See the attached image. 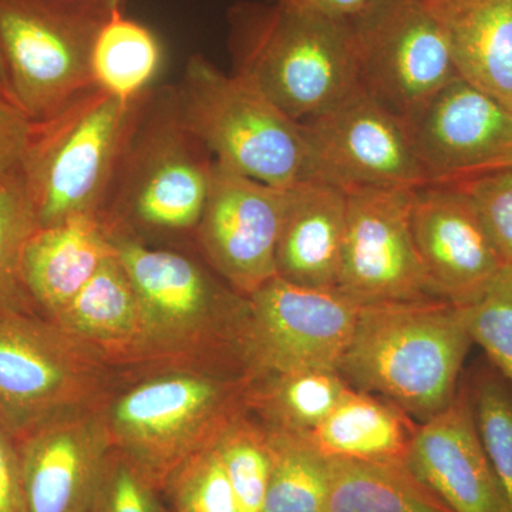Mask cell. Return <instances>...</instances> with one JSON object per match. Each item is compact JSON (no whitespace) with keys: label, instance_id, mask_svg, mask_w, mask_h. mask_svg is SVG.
Returning a JSON list of instances; mask_svg holds the SVG:
<instances>
[{"label":"cell","instance_id":"cell-27","mask_svg":"<svg viewBox=\"0 0 512 512\" xmlns=\"http://www.w3.org/2000/svg\"><path fill=\"white\" fill-rule=\"evenodd\" d=\"M266 430L271 476L262 512H325L328 460L305 437Z\"/></svg>","mask_w":512,"mask_h":512},{"label":"cell","instance_id":"cell-24","mask_svg":"<svg viewBox=\"0 0 512 512\" xmlns=\"http://www.w3.org/2000/svg\"><path fill=\"white\" fill-rule=\"evenodd\" d=\"M326 460L325 512H453L402 461Z\"/></svg>","mask_w":512,"mask_h":512},{"label":"cell","instance_id":"cell-34","mask_svg":"<svg viewBox=\"0 0 512 512\" xmlns=\"http://www.w3.org/2000/svg\"><path fill=\"white\" fill-rule=\"evenodd\" d=\"M458 187L476 205L504 264L512 266V167L481 175Z\"/></svg>","mask_w":512,"mask_h":512},{"label":"cell","instance_id":"cell-28","mask_svg":"<svg viewBox=\"0 0 512 512\" xmlns=\"http://www.w3.org/2000/svg\"><path fill=\"white\" fill-rule=\"evenodd\" d=\"M481 444L512 512V386L490 363L467 380Z\"/></svg>","mask_w":512,"mask_h":512},{"label":"cell","instance_id":"cell-30","mask_svg":"<svg viewBox=\"0 0 512 512\" xmlns=\"http://www.w3.org/2000/svg\"><path fill=\"white\" fill-rule=\"evenodd\" d=\"M239 512H262L271 476L268 430L235 414L217 436Z\"/></svg>","mask_w":512,"mask_h":512},{"label":"cell","instance_id":"cell-7","mask_svg":"<svg viewBox=\"0 0 512 512\" xmlns=\"http://www.w3.org/2000/svg\"><path fill=\"white\" fill-rule=\"evenodd\" d=\"M238 414L237 387L204 375H167L138 384L111 406V441L154 484L210 443Z\"/></svg>","mask_w":512,"mask_h":512},{"label":"cell","instance_id":"cell-9","mask_svg":"<svg viewBox=\"0 0 512 512\" xmlns=\"http://www.w3.org/2000/svg\"><path fill=\"white\" fill-rule=\"evenodd\" d=\"M360 306L338 291L276 278L247 298L235 340L254 377L296 370H338Z\"/></svg>","mask_w":512,"mask_h":512},{"label":"cell","instance_id":"cell-32","mask_svg":"<svg viewBox=\"0 0 512 512\" xmlns=\"http://www.w3.org/2000/svg\"><path fill=\"white\" fill-rule=\"evenodd\" d=\"M470 339L512 386V266L505 265L480 296L460 308Z\"/></svg>","mask_w":512,"mask_h":512},{"label":"cell","instance_id":"cell-10","mask_svg":"<svg viewBox=\"0 0 512 512\" xmlns=\"http://www.w3.org/2000/svg\"><path fill=\"white\" fill-rule=\"evenodd\" d=\"M301 124L308 150L306 180L346 192L427 185L409 124L359 86Z\"/></svg>","mask_w":512,"mask_h":512},{"label":"cell","instance_id":"cell-18","mask_svg":"<svg viewBox=\"0 0 512 512\" xmlns=\"http://www.w3.org/2000/svg\"><path fill=\"white\" fill-rule=\"evenodd\" d=\"M406 466L453 512H508L478 436L467 382L447 409L419 424Z\"/></svg>","mask_w":512,"mask_h":512},{"label":"cell","instance_id":"cell-36","mask_svg":"<svg viewBox=\"0 0 512 512\" xmlns=\"http://www.w3.org/2000/svg\"><path fill=\"white\" fill-rule=\"evenodd\" d=\"M32 121L15 103L0 96V177L18 170Z\"/></svg>","mask_w":512,"mask_h":512},{"label":"cell","instance_id":"cell-37","mask_svg":"<svg viewBox=\"0 0 512 512\" xmlns=\"http://www.w3.org/2000/svg\"><path fill=\"white\" fill-rule=\"evenodd\" d=\"M288 8L322 13L330 18L349 20L366 8L370 0H268Z\"/></svg>","mask_w":512,"mask_h":512},{"label":"cell","instance_id":"cell-17","mask_svg":"<svg viewBox=\"0 0 512 512\" xmlns=\"http://www.w3.org/2000/svg\"><path fill=\"white\" fill-rule=\"evenodd\" d=\"M26 512H92L111 441L106 421L59 414L16 437Z\"/></svg>","mask_w":512,"mask_h":512},{"label":"cell","instance_id":"cell-14","mask_svg":"<svg viewBox=\"0 0 512 512\" xmlns=\"http://www.w3.org/2000/svg\"><path fill=\"white\" fill-rule=\"evenodd\" d=\"M427 185L512 167V111L460 77L407 121Z\"/></svg>","mask_w":512,"mask_h":512},{"label":"cell","instance_id":"cell-12","mask_svg":"<svg viewBox=\"0 0 512 512\" xmlns=\"http://www.w3.org/2000/svg\"><path fill=\"white\" fill-rule=\"evenodd\" d=\"M76 342L33 309L0 311V420L16 437L73 412L92 390V367Z\"/></svg>","mask_w":512,"mask_h":512},{"label":"cell","instance_id":"cell-4","mask_svg":"<svg viewBox=\"0 0 512 512\" xmlns=\"http://www.w3.org/2000/svg\"><path fill=\"white\" fill-rule=\"evenodd\" d=\"M144 94L123 99L93 86L55 116L32 121L19 171L39 227L99 220Z\"/></svg>","mask_w":512,"mask_h":512},{"label":"cell","instance_id":"cell-15","mask_svg":"<svg viewBox=\"0 0 512 512\" xmlns=\"http://www.w3.org/2000/svg\"><path fill=\"white\" fill-rule=\"evenodd\" d=\"M412 229L434 291L458 308L476 301L505 266L476 205L458 185L413 190Z\"/></svg>","mask_w":512,"mask_h":512},{"label":"cell","instance_id":"cell-5","mask_svg":"<svg viewBox=\"0 0 512 512\" xmlns=\"http://www.w3.org/2000/svg\"><path fill=\"white\" fill-rule=\"evenodd\" d=\"M174 87L185 126L215 163L274 187L306 180L302 124L247 80L222 72L205 56L191 55Z\"/></svg>","mask_w":512,"mask_h":512},{"label":"cell","instance_id":"cell-20","mask_svg":"<svg viewBox=\"0 0 512 512\" xmlns=\"http://www.w3.org/2000/svg\"><path fill=\"white\" fill-rule=\"evenodd\" d=\"M457 76L512 111V0H424Z\"/></svg>","mask_w":512,"mask_h":512},{"label":"cell","instance_id":"cell-11","mask_svg":"<svg viewBox=\"0 0 512 512\" xmlns=\"http://www.w3.org/2000/svg\"><path fill=\"white\" fill-rule=\"evenodd\" d=\"M412 197L413 190L348 191L336 291L360 308L440 299L414 242Z\"/></svg>","mask_w":512,"mask_h":512},{"label":"cell","instance_id":"cell-2","mask_svg":"<svg viewBox=\"0 0 512 512\" xmlns=\"http://www.w3.org/2000/svg\"><path fill=\"white\" fill-rule=\"evenodd\" d=\"M228 23L232 73L299 123L359 86L349 20L239 2L229 9Z\"/></svg>","mask_w":512,"mask_h":512},{"label":"cell","instance_id":"cell-35","mask_svg":"<svg viewBox=\"0 0 512 512\" xmlns=\"http://www.w3.org/2000/svg\"><path fill=\"white\" fill-rule=\"evenodd\" d=\"M0 512H26L18 439L0 420Z\"/></svg>","mask_w":512,"mask_h":512},{"label":"cell","instance_id":"cell-8","mask_svg":"<svg viewBox=\"0 0 512 512\" xmlns=\"http://www.w3.org/2000/svg\"><path fill=\"white\" fill-rule=\"evenodd\" d=\"M349 22L360 89L406 123L458 79L424 0H370Z\"/></svg>","mask_w":512,"mask_h":512},{"label":"cell","instance_id":"cell-38","mask_svg":"<svg viewBox=\"0 0 512 512\" xmlns=\"http://www.w3.org/2000/svg\"><path fill=\"white\" fill-rule=\"evenodd\" d=\"M0 96H3L5 99H8L9 101H12V103L16 104L15 96H13L12 92V84H10L8 69H6V64L5 60H3L2 52H0ZM16 106H18V104H16Z\"/></svg>","mask_w":512,"mask_h":512},{"label":"cell","instance_id":"cell-22","mask_svg":"<svg viewBox=\"0 0 512 512\" xmlns=\"http://www.w3.org/2000/svg\"><path fill=\"white\" fill-rule=\"evenodd\" d=\"M417 427L390 400L352 387L305 439L325 458L406 463Z\"/></svg>","mask_w":512,"mask_h":512},{"label":"cell","instance_id":"cell-19","mask_svg":"<svg viewBox=\"0 0 512 512\" xmlns=\"http://www.w3.org/2000/svg\"><path fill=\"white\" fill-rule=\"evenodd\" d=\"M348 220V192L318 180L288 187L276 248L278 278L303 288L336 291Z\"/></svg>","mask_w":512,"mask_h":512},{"label":"cell","instance_id":"cell-23","mask_svg":"<svg viewBox=\"0 0 512 512\" xmlns=\"http://www.w3.org/2000/svg\"><path fill=\"white\" fill-rule=\"evenodd\" d=\"M50 322L79 342L111 349L146 346L143 308L116 249Z\"/></svg>","mask_w":512,"mask_h":512},{"label":"cell","instance_id":"cell-21","mask_svg":"<svg viewBox=\"0 0 512 512\" xmlns=\"http://www.w3.org/2000/svg\"><path fill=\"white\" fill-rule=\"evenodd\" d=\"M113 254V242L97 218L37 228L22 256L23 284L33 306L55 319Z\"/></svg>","mask_w":512,"mask_h":512},{"label":"cell","instance_id":"cell-25","mask_svg":"<svg viewBox=\"0 0 512 512\" xmlns=\"http://www.w3.org/2000/svg\"><path fill=\"white\" fill-rule=\"evenodd\" d=\"M247 400L266 420V429L308 436L352 387L338 370L312 369L255 377Z\"/></svg>","mask_w":512,"mask_h":512},{"label":"cell","instance_id":"cell-1","mask_svg":"<svg viewBox=\"0 0 512 512\" xmlns=\"http://www.w3.org/2000/svg\"><path fill=\"white\" fill-rule=\"evenodd\" d=\"M471 345L453 303L363 306L338 372L353 389L390 400L421 424L456 399Z\"/></svg>","mask_w":512,"mask_h":512},{"label":"cell","instance_id":"cell-31","mask_svg":"<svg viewBox=\"0 0 512 512\" xmlns=\"http://www.w3.org/2000/svg\"><path fill=\"white\" fill-rule=\"evenodd\" d=\"M165 484L175 512H239L217 437L185 458Z\"/></svg>","mask_w":512,"mask_h":512},{"label":"cell","instance_id":"cell-6","mask_svg":"<svg viewBox=\"0 0 512 512\" xmlns=\"http://www.w3.org/2000/svg\"><path fill=\"white\" fill-rule=\"evenodd\" d=\"M121 0H0V52L30 121L55 116L94 86L96 37Z\"/></svg>","mask_w":512,"mask_h":512},{"label":"cell","instance_id":"cell-29","mask_svg":"<svg viewBox=\"0 0 512 512\" xmlns=\"http://www.w3.org/2000/svg\"><path fill=\"white\" fill-rule=\"evenodd\" d=\"M39 228L18 170L0 177V311L33 309L22 278L23 249Z\"/></svg>","mask_w":512,"mask_h":512},{"label":"cell","instance_id":"cell-33","mask_svg":"<svg viewBox=\"0 0 512 512\" xmlns=\"http://www.w3.org/2000/svg\"><path fill=\"white\" fill-rule=\"evenodd\" d=\"M156 487L124 454L110 453L92 512H164Z\"/></svg>","mask_w":512,"mask_h":512},{"label":"cell","instance_id":"cell-16","mask_svg":"<svg viewBox=\"0 0 512 512\" xmlns=\"http://www.w3.org/2000/svg\"><path fill=\"white\" fill-rule=\"evenodd\" d=\"M110 238L140 299L146 346L180 342L214 318H237L244 311L247 296L222 288L194 259L136 239Z\"/></svg>","mask_w":512,"mask_h":512},{"label":"cell","instance_id":"cell-26","mask_svg":"<svg viewBox=\"0 0 512 512\" xmlns=\"http://www.w3.org/2000/svg\"><path fill=\"white\" fill-rule=\"evenodd\" d=\"M156 33L117 9L96 37L92 52L94 86L123 99H136L154 87L163 64Z\"/></svg>","mask_w":512,"mask_h":512},{"label":"cell","instance_id":"cell-39","mask_svg":"<svg viewBox=\"0 0 512 512\" xmlns=\"http://www.w3.org/2000/svg\"><path fill=\"white\" fill-rule=\"evenodd\" d=\"M121 2H126V0H121Z\"/></svg>","mask_w":512,"mask_h":512},{"label":"cell","instance_id":"cell-13","mask_svg":"<svg viewBox=\"0 0 512 512\" xmlns=\"http://www.w3.org/2000/svg\"><path fill=\"white\" fill-rule=\"evenodd\" d=\"M288 187H274L214 163L198 224L205 256L239 295L251 296L278 276L276 248Z\"/></svg>","mask_w":512,"mask_h":512},{"label":"cell","instance_id":"cell-3","mask_svg":"<svg viewBox=\"0 0 512 512\" xmlns=\"http://www.w3.org/2000/svg\"><path fill=\"white\" fill-rule=\"evenodd\" d=\"M212 158L185 126L174 86L141 101L99 221L110 237L197 231L210 192Z\"/></svg>","mask_w":512,"mask_h":512}]
</instances>
